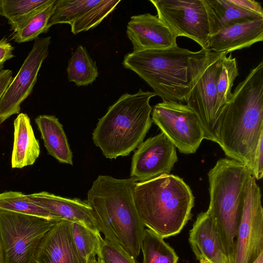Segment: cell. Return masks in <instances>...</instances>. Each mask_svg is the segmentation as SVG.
<instances>
[{
    "label": "cell",
    "mask_w": 263,
    "mask_h": 263,
    "mask_svg": "<svg viewBox=\"0 0 263 263\" xmlns=\"http://www.w3.org/2000/svg\"><path fill=\"white\" fill-rule=\"evenodd\" d=\"M263 135V62L235 88L218 120L217 143L230 159L247 166Z\"/></svg>",
    "instance_id": "1"
},
{
    "label": "cell",
    "mask_w": 263,
    "mask_h": 263,
    "mask_svg": "<svg viewBox=\"0 0 263 263\" xmlns=\"http://www.w3.org/2000/svg\"><path fill=\"white\" fill-rule=\"evenodd\" d=\"M131 178L99 175L87 193L100 232L136 259L140 254L145 226L136 210Z\"/></svg>",
    "instance_id": "2"
},
{
    "label": "cell",
    "mask_w": 263,
    "mask_h": 263,
    "mask_svg": "<svg viewBox=\"0 0 263 263\" xmlns=\"http://www.w3.org/2000/svg\"><path fill=\"white\" fill-rule=\"evenodd\" d=\"M209 50L191 51L177 46L133 51L123 66L142 79L163 101H185Z\"/></svg>",
    "instance_id": "3"
},
{
    "label": "cell",
    "mask_w": 263,
    "mask_h": 263,
    "mask_svg": "<svg viewBox=\"0 0 263 263\" xmlns=\"http://www.w3.org/2000/svg\"><path fill=\"white\" fill-rule=\"evenodd\" d=\"M133 196L144 226L163 238L178 234L192 217L194 197L177 176L163 174L136 182Z\"/></svg>",
    "instance_id": "4"
},
{
    "label": "cell",
    "mask_w": 263,
    "mask_h": 263,
    "mask_svg": "<svg viewBox=\"0 0 263 263\" xmlns=\"http://www.w3.org/2000/svg\"><path fill=\"white\" fill-rule=\"evenodd\" d=\"M156 96L141 89L134 94L126 93L99 119L92 140L106 158L127 156L143 142L153 122L149 101Z\"/></svg>",
    "instance_id": "5"
},
{
    "label": "cell",
    "mask_w": 263,
    "mask_h": 263,
    "mask_svg": "<svg viewBox=\"0 0 263 263\" xmlns=\"http://www.w3.org/2000/svg\"><path fill=\"white\" fill-rule=\"evenodd\" d=\"M251 174L246 164L230 158L219 159L208 173V210L219 234L227 263H233L245 188Z\"/></svg>",
    "instance_id": "6"
},
{
    "label": "cell",
    "mask_w": 263,
    "mask_h": 263,
    "mask_svg": "<svg viewBox=\"0 0 263 263\" xmlns=\"http://www.w3.org/2000/svg\"><path fill=\"white\" fill-rule=\"evenodd\" d=\"M56 221L0 209L5 263H35L39 246Z\"/></svg>",
    "instance_id": "7"
},
{
    "label": "cell",
    "mask_w": 263,
    "mask_h": 263,
    "mask_svg": "<svg viewBox=\"0 0 263 263\" xmlns=\"http://www.w3.org/2000/svg\"><path fill=\"white\" fill-rule=\"evenodd\" d=\"M152 120L181 153H195L204 139L198 116L186 104L159 103L152 109Z\"/></svg>",
    "instance_id": "8"
},
{
    "label": "cell",
    "mask_w": 263,
    "mask_h": 263,
    "mask_svg": "<svg viewBox=\"0 0 263 263\" xmlns=\"http://www.w3.org/2000/svg\"><path fill=\"white\" fill-rule=\"evenodd\" d=\"M226 52L209 50L203 65L187 96L186 104L196 113L202 127L204 139L217 143L218 121L215 115L217 82L221 60Z\"/></svg>",
    "instance_id": "9"
},
{
    "label": "cell",
    "mask_w": 263,
    "mask_h": 263,
    "mask_svg": "<svg viewBox=\"0 0 263 263\" xmlns=\"http://www.w3.org/2000/svg\"><path fill=\"white\" fill-rule=\"evenodd\" d=\"M157 16L176 37L190 38L206 50L209 22L203 0H150Z\"/></svg>",
    "instance_id": "10"
},
{
    "label": "cell",
    "mask_w": 263,
    "mask_h": 263,
    "mask_svg": "<svg viewBox=\"0 0 263 263\" xmlns=\"http://www.w3.org/2000/svg\"><path fill=\"white\" fill-rule=\"evenodd\" d=\"M259 186L248 179L235 240L233 263H253L263 253V209Z\"/></svg>",
    "instance_id": "11"
},
{
    "label": "cell",
    "mask_w": 263,
    "mask_h": 263,
    "mask_svg": "<svg viewBox=\"0 0 263 263\" xmlns=\"http://www.w3.org/2000/svg\"><path fill=\"white\" fill-rule=\"evenodd\" d=\"M51 37H37L16 76L0 98V124L19 114L22 103L31 93L39 71L49 53Z\"/></svg>",
    "instance_id": "12"
},
{
    "label": "cell",
    "mask_w": 263,
    "mask_h": 263,
    "mask_svg": "<svg viewBox=\"0 0 263 263\" xmlns=\"http://www.w3.org/2000/svg\"><path fill=\"white\" fill-rule=\"evenodd\" d=\"M132 161L130 178L136 182L169 174L178 158L176 147L161 132L141 142Z\"/></svg>",
    "instance_id": "13"
},
{
    "label": "cell",
    "mask_w": 263,
    "mask_h": 263,
    "mask_svg": "<svg viewBox=\"0 0 263 263\" xmlns=\"http://www.w3.org/2000/svg\"><path fill=\"white\" fill-rule=\"evenodd\" d=\"M117 0H55L48 26L68 24L74 34L97 26L117 7Z\"/></svg>",
    "instance_id": "14"
},
{
    "label": "cell",
    "mask_w": 263,
    "mask_h": 263,
    "mask_svg": "<svg viewBox=\"0 0 263 263\" xmlns=\"http://www.w3.org/2000/svg\"><path fill=\"white\" fill-rule=\"evenodd\" d=\"M126 33L133 51L177 46L175 34L157 15L149 13L131 16Z\"/></svg>",
    "instance_id": "15"
},
{
    "label": "cell",
    "mask_w": 263,
    "mask_h": 263,
    "mask_svg": "<svg viewBox=\"0 0 263 263\" xmlns=\"http://www.w3.org/2000/svg\"><path fill=\"white\" fill-rule=\"evenodd\" d=\"M35 263H84L73 241L71 222L56 221L42 239Z\"/></svg>",
    "instance_id": "16"
},
{
    "label": "cell",
    "mask_w": 263,
    "mask_h": 263,
    "mask_svg": "<svg viewBox=\"0 0 263 263\" xmlns=\"http://www.w3.org/2000/svg\"><path fill=\"white\" fill-rule=\"evenodd\" d=\"M37 205L51 213L55 221L67 220L83 224L99 231L98 224L91 208L78 199H69L46 192L28 195Z\"/></svg>",
    "instance_id": "17"
},
{
    "label": "cell",
    "mask_w": 263,
    "mask_h": 263,
    "mask_svg": "<svg viewBox=\"0 0 263 263\" xmlns=\"http://www.w3.org/2000/svg\"><path fill=\"white\" fill-rule=\"evenodd\" d=\"M189 241L197 259L227 263L219 234L208 210L197 216L190 231Z\"/></svg>",
    "instance_id": "18"
},
{
    "label": "cell",
    "mask_w": 263,
    "mask_h": 263,
    "mask_svg": "<svg viewBox=\"0 0 263 263\" xmlns=\"http://www.w3.org/2000/svg\"><path fill=\"white\" fill-rule=\"evenodd\" d=\"M263 41V17L227 27L210 36L206 50L227 53Z\"/></svg>",
    "instance_id": "19"
},
{
    "label": "cell",
    "mask_w": 263,
    "mask_h": 263,
    "mask_svg": "<svg viewBox=\"0 0 263 263\" xmlns=\"http://www.w3.org/2000/svg\"><path fill=\"white\" fill-rule=\"evenodd\" d=\"M208 16L210 36L233 25L263 17L252 11L247 0H203Z\"/></svg>",
    "instance_id": "20"
},
{
    "label": "cell",
    "mask_w": 263,
    "mask_h": 263,
    "mask_svg": "<svg viewBox=\"0 0 263 263\" xmlns=\"http://www.w3.org/2000/svg\"><path fill=\"white\" fill-rule=\"evenodd\" d=\"M14 143L11 166L21 168L34 163L40 153L30 120L25 113H20L14 121Z\"/></svg>",
    "instance_id": "21"
},
{
    "label": "cell",
    "mask_w": 263,
    "mask_h": 263,
    "mask_svg": "<svg viewBox=\"0 0 263 263\" xmlns=\"http://www.w3.org/2000/svg\"><path fill=\"white\" fill-rule=\"evenodd\" d=\"M35 122L48 153L61 163L72 165V152L58 119L51 115H40Z\"/></svg>",
    "instance_id": "22"
},
{
    "label": "cell",
    "mask_w": 263,
    "mask_h": 263,
    "mask_svg": "<svg viewBox=\"0 0 263 263\" xmlns=\"http://www.w3.org/2000/svg\"><path fill=\"white\" fill-rule=\"evenodd\" d=\"M67 72L69 81L77 86L92 84L99 74L95 62L82 45H78L72 53L68 61Z\"/></svg>",
    "instance_id": "23"
},
{
    "label": "cell",
    "mask_w": 263,
    "mask_h": 263,
    "mask_svg": "<svg viewBox=\"0 0 263 263\" xmlns=\"http://www.w3.org/2000/svg\"><path fill=\"white\" fill-rule=\"evenodd\" d=\"M51 1L0 0V15L8 19L11 29L15 32Z\"/></svg>",
    "instance_id": "24"
},
{
    "label": "cell",
    "mask_w": 263,
    "mask_h": 263,
    "mask_svg": "<svg viewBox=\"0 0 263 263\" xmlns=\"http://www.w3.org/2000/svg\"><path fill=\"white\" fill-rule=\"evenodd\" d=\"M141 250L143 263H178V256L174 250L160 235L146 228Z\"/></svg>",
    "instance_id": "25"
},
{
    "label": "cell",
    "mask_w": 263,
    "mask_h": 263,
    "mask_svg": "<svg viewBox=\"0 0 263 263\" xmlns=\"http://www.w3.org/2000/svg\"><path fill=\"white\" fill-rule=\"evenodd\" d=\"M225 54L221 60V70L217 82L215 115L218 121L221 111L232 96L233 83L239 75L236 60L231 53Z\"/></svg>",
    "instance_id": "26"
},
{
    "label": "cell",
    "mask_w": 263,
    "mask_h": 263,
    "mask_svg": "<svg viewBox=\"0 0 263 263\" xmlns=\"http://www.w3.org/2000/svg\"><path fill=\"white\" fill-rule=\"evenodd\" d=\"M0 209L55 221L50 212L33 202L28 195L8 191L0 193Z\"/></svg>",
    "instance_id": "27"
},
{
    "label": "cell",
    "mask_w": 263,
    "mask_h": 263,
    "mask_svg": "<svg viewBox=\"0 0 263 263\" xmlns=\"http://www.w3.org/2000/svg\"><path fill=\"white\" fill-rule=\"evenodd\" d=\"M72 230L75 246L84 263L96 259L103 240L100 232L76 222H72Z\"/></svg>",
    "instance_id": "28"
},
{
    "label": "cell",
    "mask_w": 263,
    "mask_h": 263,
    "mask_svg": "<svg viewBox=\"0 0 263 263\" xmlns=\"http://www.w3.org/2000/svg\"><path fill=\"white\" fill-rule=\"evenodd\" d=\"M55 0H52L35 13L17 31L14 32L13 39L17 43L31 41L39 35L48 31L49 21L53 12Z\"/></svg>",
    "instance_id": "29"
},
{
    "label": "cell",
    "mask_w": 263,
    "mask_h": 263,
    "mask_svg": "<svg viewBox=\"0 0 263 263\" xmlns=\"http://www.w3.org/2000/svg\"><path fill=\"white\" fill-rule=\"evenodd\" d=\"M97 255L100 263H137L122 248L105 239L102 240Z\"/></svg>",
    "instance_id": "30"
},
{
    "label": "cell",
    "mask_w": 263,
    "mask_h": 263,
    "mask_svg": "<svg viewBox=\"0 0 263 263\" xmlns=\"http://www.w3.org/2000/svg\"><path fill=\"white\" fill-rule=\"evenodd\" d=\"M256 180L263 176V135L258 141L252 158L247 166Z\"/></svg>",
    "instance_id": "31"
},
{
    "label": "cell",
    "mask_w": 263,
    "mask_h": 263,
    "mask_svg": "<svg viewBox=\"0 0 263 263\" xmlns=\"http://www.w3.org/2000/svg\"><path fill=\"white\" fill-rule=\"evenodd\" d=\"M13 47L6 40H0V62L5 63L14 57Z\"/></svg>",
    "instance_id": "32"
},
{
    "label": "cell",
    "mask_w": 263,
    "mask_h": 263,
    "mask_svg": "<svg viewBox=\"0 0 263 263\" xmlns=\"http://www.w3.org/2000/svg\"><path fill=\"white\" fill-rule=\"evenodd\" d=\"M13 79L12 71L9 69L0 71V98Z\"/></svg>",
    "instance_id": "33"
},
{
    "label": "cell",
    "mask_w": 263,
    "mask_h": 263,
    "mask_svg": "<svg viewBox=\"0 0 263 263\" xmlns=\"http://www.w3.org/2000/svg\"><path fill=\"white\" fill-rule=\"evenodd\" d=\"M0 263H5L4 251L0 237Z\"/></svg>",
    "instance_id": "34"
},
{
    "label": "cell",
    "mask_w": 263,
    "mask_h": 263,
    "mask_svg": "<svg viewBox=\"0 0 263 263\" xmlns=\"http://www.w3.org/2000/svg\"><path fill=\"white\" fill-rule=\"evenodd\" d=\"M253 263H263V253H261Z\"/></svg>",
    "instance_id": "35"
},
{
    "label": "cell",
    "mask_w": 263,
    "mask_h": 263,
    "mask_svg": "<svg viewBox=\"0 0 263 263\" xmlns=\"http://www.w3.org/2000/svg\"><path fill=\"white\" fill-rule=\"evenodd\" d=\"M199 263H208V261L204 258L199 260Z\"/></svg>",
    "instance_id": "36"
},
{
    "label": "cell",
    "mask_w": 263,
    "mask_h": 263,
    "mask_svg": "<svg viewBox=\"0 0 263 263\" xmlns=\"http://www.w3.org/2000/svg\"><path fill=\"white\" fill-rule=\"evenodd\" d=\"M88 263H100V262L98 260H97L96 259H95L90 261Z\"/></svg>",
    "instance_id": "37"
},
{
    "label": "cell",
    "mask_w": 263,
    "mask_h": 263,
    "mask_svg": "<svg viewBox=\"0 0 263 263\" xmlns=\"http://www.w3.org/2000/svg\"><path fill=\"white\" fill-rule=\"evenodd\" d=\"M4 63L0 62V71L2 70V68H3Z\"/></svg>",
    "instance_id": "38"
}]
</instances>
